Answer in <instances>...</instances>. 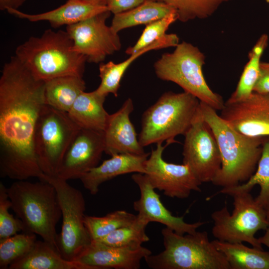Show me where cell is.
<instances>
[{"label":"cell","instance_id":"cell-1","mask_svg":"<svg viewBox=\"0 0 269 269\" xmlns=\"http://www.w3.org/2000/svg\"><path fill=\"white\" fill-rule=\"evenodd\" d=\"M45 81L36 78L15 55L0 77V176L45 181L34 148L36 123L45 105Z\"/></svg>","mask_w":269,"mask_h":269},{"label":"cell","instance_id":"cell-2","mask_svg":"<svg viewBox=\"0 0 269 269\" xmlns=\"http://www.w3.org/2000/svg\"><path fill=\"white\" fill-rule=\"evenodd\" d=\"M200 110L215 136L221 156V169L212 183L225 188L246 182L256 170L264 136H250L240 133L217 110L200 101Z\"/></svg>","mask_w":269,"mask_h":269},{"label":"cell","instance_id":"cell-3","mask_svg":"<svg viewBox=\"0 0 269 269\" xmlns=\"http://www.w3.org/2000/svg\"><path fill=\"white\" fill-rule=\"evenodd\" d=\"M15 56L37 79L44 81L65 75L83 77L86 57L74 51L66 31L45 30L18 45Z\"/></svg>","mask_w":269,"mask_h":269},{"label":"cell","instance_id":"cell-4","mask_svg":"<svg viewBox=\"0 0 269 269\" xmlns=\"http://www.w3.org/2000/svg\"><path fill=\"white\" fill-rule=\"evenodd\" d=\"M7 192L23 232L39 235L60 253L56 226L62 213L55 187L47 181L22 180L13 182Z\"/></svg>","mask_w":269,"mask_h":269},{"label":"cell","instance_id":"cell-5","mask_svg":"<svg viewBox=\"0 0 269 269\" xmlns=\"http://www.w3.org/2000/svg\"><path fill=\"white\" fill-rule=\"evenodd\" d=\"M199 106V100L188 92H165L142 114L140 144L144 147L164 141L168 144L177 142L174 138L185 135Z\"/></svg>","mask_w":269,"mask_h":269},{"label":"cell","instance_id":"cell-6","mask_svg":"<svg viewBox=\"0 0 269 269\" xmlns=\"http://www.w3.org/2000/svg\"><path fill=\"white\" fill-rule=\"evenodd\" d=\"M164 249L144 260L152 269H230L224 255L206 231L180 235L168 228L161 231Z\"/></svg>","mask_w":269,"mask_h":269},{"label":"cell","instance_id":"cell-7","mask_svg":"<svg viewBox=\"0 0 269 269\" xmlns=\"http://www.w3.org/2000/svg\"><path fill=\"white\" fill-rule=\"evenodd\" d=\"M205 59L204 54L197 47L183 41L172 52L161 56L154 64V72L159 79L177 84L200 102L221 111L225 102L221 95L210 89L205 79Z\"/></svg>","mask_w":269,"mask_h":269},{"label":"cell","instance_id":"cell-8","mask_svg":"<svg viewBox=\"0 0 269 269\" xmlns=\"http://www.w3.org/2000/svg\"><path fill=\"white\" fill-rule=\"evenodd\" d=\"M230 196L233 198L231 214L226 205L211 214L213 236L220 241L246 242L254 248L263 249L255 235L260 230H266L269 225L265 211L250 192H236Z\"/></svg>","mask_w":269,"mask_h":269},{"label":"cell","instance_id":"cell-9","mask_svg":"<svg viewBox=\"0 0 269 269\" xmlns=\"http://www.w3.org/2000/svg\"><path fill=\"white\" fill-rule=\"evenodd\" d=\"M80 129L68 113L44 105L35 127L34 148L45 176H57L65 152Z\"/></svg>","mask_w":269,"mask_h":269},{"label":"cell","instance_id":"cell-10","mask_svg":"<svg viewBox=\"0 0 269 269\" xmlns=\"http://www.w3.org/2000/svg\"><path fill=\"white\" fill-rule=\"evenodd\" d=\"M45 180L55 187L61 210L62 223L58 236L59 252L64 259L75 261L92 242L84 224V197L80 190L58 176H45Z\"/></svg>","mask_w":269,"mask_h":269},{"label":"cell","instance_id":"cell-11","mask_svg":"<svg viewBox=\"0 0 269 269\" xmlns=\"http://www.w3.org/2000/svg\"><path fill=\"white\" fill-rule=\"evenodd\" d=\"M183 163L188 165L202 183L212 182L221 169L222 160L215 136L200 110L184 135Z\"/></svg>","mask_w":269,"mask_h":269},{"label":"cell","instance_id":"cell-12","mask_svg":"<svg viewBox=\"0 0 269 269\" xmlns=\"http://www.w3.org/2000/svg\"><path fill=\"white\" fill-rule=\"evenodd\" d=\"M111 13L107 10L66 26L74 51L84 56L87 62L101 63L121 48L118 33L106 24Z\"/></svg>","mask_w":269,"mask_h":269},{"label":"cell","instance_id":"cell-13","mask_svg":"<svg viewBox=\"0 0 269 269\" xmlns=\"http://www.w3.org/2000/svg\"><path fill=\"white\" fill-rule=\"evenodd\" d=\"M146 159L145 174L155 189L171 198L185 199L192 191L200 192L202 183L187 164H177L165 161L162 157L165 148L162 143H157Z\"/></svg>","mask_w":269,"mask_h":269},{"label":"cell","instance_id":"cell-14","mask_svg":"<svg viewBox=\"0 0 269 269\" xmlns=\"http://www.w3.org/2000/svg\"><path fill=\"white\" fill-rule=\"evenodd\" d=\"M103 152L104 131L80 129L68 146L56 176L66 181L80 179L98 165Z\"/></svg>","mask_w":269,"mask_h":269},{"label":"cell","instance_id":"cell-15","mask_svg":"<svg viewBox=\"0 0 269 269\" xmlns=\"http://www.w3.org/2000/svg\"><path fill=\"white\" fill-rule=\"evenodd\" d=\"M220 117L240 133L250 136H269V93L253 92L247 99L225 102Z\"/></svg>","mask_w":269,"mask_h":269},{"label":"cell","instance_id":"cell-16","mask_svg":"<svg viewBox=\"0 0 269 269\" xmlns=\"http://www.w3.org/2000/svg\"><path fill=\"white\" fill-rule=\"evenodd\" d=\"M132 179L138 186L140 198L133 203V208L137 212V218L147 223L155 222L164 225L180 235L193 234L198 228L205 224V222L186 223L183 216H174L167 209L160 199V196L144 173H136Z\"/></svg>","mask_w":269,"mask_h":269},{"label":"cell","instance_id":"cell-17","mask_svg":"<svg viewBox=\"0 0 269 269\" xmlns=\"http://www.w3.org/2000/svg\"><path fill=\"white\" fill-rule=\"evenodd\" d=\"M133 110V101L128 98L118 111L109 115L104 130L106 154L112 156L121 153H145L130 118Z\"/></svg>","mask_w":269,"mask_h":269},{"label":"cell","instance_id":"cell-18","mask_svg":"<svg viewBox=\"0 0 269 269\" xmlns=\"http://www.w3.org/2000/svg\"><path fill=\"white\" fill-rule=\"evenodd\" d=\"M151 254L150 250L142 246L132 249L92 241L75 261L92 269H138L141 260Z\"/></svg>","mask_w":269,"mask_h":269},{"label":"cell","instance_id":"cell-19","mask_svg":"<svg viewBox=\"0 0 269 269\" xmlns=\"http://www.w3.org/2000/svg\"><path fill=\"white\" fill-rule=\"evenodd\" d=\"M149 153L137 155L121 153L111 156L92 168L80 178L84 188L96 195L102 183L118 176L132 172L145 173L144 165Z\"/></svg>","mask_w":269,"mask_h":269},{"label":"cell","instance_id":"cell-20","mask_svg":"<svg viewBox=\"0 0 269 269\" xmlns=\"http://www.w3.org/2000/svg\"><path fill=\"white\" fill-rule=\"evenodd\" d=\"M9 13L31 22L47 21L55 28L72 25L102 12L109 10L105 5L95 4L79 0H68L54 9L38 14H28L18 9L7 8Z\"/></svg>","mask_w":269,"mask_h":269},{"label":"cell","instance_id":"cell-21","mask_svg":"<svg viewBox=\"0 0 269 269\" xmlns=\"http://www.w3.org/2000/svg\"><path fill=\"white\" fill-rule=\"evenodd\" d=\"M106 98L96 90L83 92L68 114L80 129L104 131L109 116L104 108Z\"/></svg>","mask_w":269,"mask_h":269},{"label":"cell","instance_id":"cell-22","mask_svg":"<svg viewBox=\"0 0 269 269\" xmlns=\"http://www.w3.org/2000/svg\"><path fill=\"white\" fill-rule=\"evenodd\" d=\"M9 269H92L78 262L67 260L44 241H36L32 249L13 263Z\"/></svg>","mask_w":269,"mask_h":269},{"label":"cell","instance_id":"cell-23","mask_svg":"<svg viewBox=\"0 0 269 269\" xmlns=\"http://www.w3.org/2000/svg\"><path fill=\"white\" fill-rule=\"evenodd\" d=\"M82 77L65 75L45 81V104L68 113L77 97L86 89Z\"/></svg>","mask_w":269,"mask_h":269},{"label":"cell","instance_id":"cell-24","mask_svg":"<svg viewBox=\"0 0 269 269\" xmlns=\"http://www.w3.org/2000/svg\"><path fill=\"white\" fill-rule=\"evenodd\" d=\"M216 248L225 257L230 269H269V252L243 243L212 241Z\"/></svg>","mask_w":269,"mask_h":269},{"label":"cell","instance_id":"cell-25","mask_svg":"<svg viewBox=\"0 0 269 269\" xmlns=\"http://www.w3.org/2000/svg\"><path fill=\"white\" fill-rule=\"evenodd\" d=\"M176 11L170 6L160 2L145 0L129 10L114 14L111 27L116 33L140 24L147 25Z\"/></svg>","mask_w":269,"mask_h":269},{"label":"cell","instance_id":"cell-26","mask_svg":"<svg viewBox=\"0 0 269 269\" xmlns=\"http://www.w3.org/2000/svg\"><path fill=\"white\" fill-rule=\"evenodd\" d=\"M256 185L260 186V192L255 200L269 219V136H264L261 155L254 174L245 183L222 188L218 193L230 195L236 192H250Z\"/></svg>","mask_w":269,"mask_h":269},{"label":"cell","instance_id":"cell-27","mask_svg":"<svg viewBox=\"0 0 269 269\" xmlns=\"http://www.w3.org/2000/svg\"><path fill=\"white\" fill-rule=\"evenodd\" d=\"M269 37L263 34L249 53L245 65L237 87L226 103H232L247 99L254 92L260 75L261 59L268 46Z\"/></svg>","mask_w":269,"mask_h":269},{"label":"cell","instance_id":"cell-28","mask_svg":"<svg viewBox=\"0 0 269 269\" xmlns=\"http://www.w3.org/2000/svg\"><path fill=\"white\" fill-rule=\"evenodd\" d=\"M136 215L117 210L102 217L85 215L84 224L92 241L100 239L116 230L133 224Z\"/></svg>","mask_w":269,"mask_h":269},{"label":"cell","instance_id":"cell-29","mask_svg":"<svg viewBox=\"0 0 269 269\" xmlns=\"http://www.w3.org/2000/svg\"><path fill=\"white\" fill-rule=\"evenodd\" d=\"M164 3L176 11L178 20L185 22L212 15L221 5L231 0H151Z\"/></svg>","mask_w":269,"mask_h":269},{"label":"cell","instance_id":"cell-30","mask_svg":"<svg viewBox=\"0 0 269 269\" xmlns=\"http://www.w3.org/2000/svg\"><path fill=\"white\" fill-rule=\"evenodd\" d=\"M147 224L138 219L132 225L116 230L107 236L96 240L107 245L132 249L142 247L149 240L145 233Z\"/></svg>","mask_w":269,"mask_h":269},{"label":"cell","instance_id":"cell-31","mask_svg":"<svg viewBox=\"0 0 269 269\" xmlns=\"http://www.w3.org/2000/svg\"><path fill=\"white\" fill-rule=\"evenodd\" d=\"M36 241V234L24 232L0 239V269H8L13 263L28 253Z\"/></svg>","mask_w":269,"mask_h":269},{"label":"cell","instance_id":"cell-32","mask_svg":"<svg viewBox=\"0 0 269 269\" xmlns=\"http://www.w3.org/2000/svg\"><path fill=\"white\" fill-rule=\"evenodd\" d=\"M177 20V14L174 11L146 25L136 42L133 46L128 47L126 50V53L130 55L163 37L166 34V31L170 25Z\"/></svg>","mask_w":269,"mask_h":269},{"label":"cell","instance_id":"cell-33","mask_svg":"<svg viewBox=\"0 0 269 269\" xmlns=\"http://www.w3.org/2000/svg\"><path fill=\"white\" fill-rule=\"evenodd\" d=\"M11 202L9 199L7 187L0 182V239L13 236L18 232L24 231L21 221L15 218L9 213L11 207Z\"/></svg>","mask_w":269,"mask_h":269},{"label":"cell","instance_id":"cell-34","mask_svg":"<svg viewBox=\"0 0 269 269\" xmlns=\"http://www.w3.org/2000/svg\"><path fill=\"white\" fill-rule=\"evenodd\" d=\"M145 0H107L106 6L114 14L132 9Z\"/></svg>","mask_w":269,"mask_h":269},{"label":"cell","instance_id":"cell-35","mask_svg":"<svg viewBox=\"0 0 269 269\" xmlns=\"http://www.w3.org/2000/svg\"><path fill=\"white\" fill-rule=\"evenodd\" d=\"M254 92L269 93V62H261L260 75Z\"/></svg>","mask_w":269,"mask_h":269},{"label":"cell","instance_id":"cell-36","mask_svg":"<svg viewBox=\"0 0 269 269\" xmlns=\"http://www.w3.org/2000/svg\"><path fill=\"white\" fill-rule=\"evenodd\" d=\"M26 0H0V9L6 10L7 8L17 9Z\"/></svg>","mask_w":269,"mask_h":269},{"label":"cell","instance_id":"cell-37","mask_svg":"<svg viewBox=\"0 0 269 269\" xmlns=\"http://www.w3.org/2000/svg\"><path fill=\"white\" fill-rule=\"evenodd\" d=\"M264 235L258 239L262 245H264L269 248V225Z\"/></svg>","mask_w":269,"mask_h":269},{"label":"cell","instance_id":"cell-38","mask_svg":"<svg viewBox=\"0 0 269 269\" xmlns=\"http://www.w3.org/2000/svg\"><path fill=\"white\" fill-rule=\"evenodd\" d=\"M83 2L106 6L107 0H79Z\"/></svg>","mask_w":269,"mask_h":269},{"label":"cell","instance_id":"cell-39","mask_svg":"<svg viewBox=\"0 0 269 269\" xmlns=\"http://www.w3.org/2000/svg\"><path fill=\"white\" fill-rule=\"evenodd\" d=\"M267 2L269 3V0H265Z\"/></svg>","mask_w":269,"mask_h":269}]
</instances>
